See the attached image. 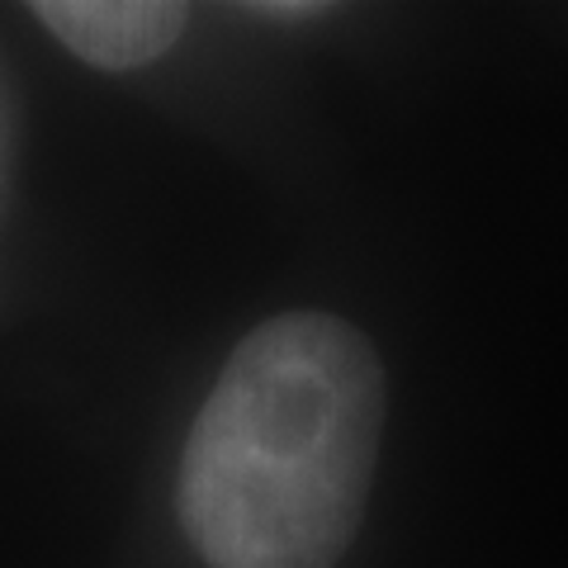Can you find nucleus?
Returning a JSON list of instances; mask_svg holds the SVG:
<instances>
[{
    "instance_id": "obj_1",
    "label": "nucleus",
    "mask_w": 568,
    "mask_h": 568,
    "mask_svg": "<svg viewBox=\"0 0 568 568\" xmlns=\"http://www.w3.org/2000/svg\"><path fill=\"white\" fill-rule=\"evenodd\" d=\"M384 440V369L332 313L261 323L223 365L181 459V526L209 568H332Z\"/></svg>"
},
{
    "instance_id": "obj_2",
    "label": "nucleus",
    "mask_w": 568,
    "mask_h": 568,
    "mask_svg": "<svg viewBox=\"0 0 568 568\" xmlns=\"http://www.w3.org/2000/svg\"><path fill=\"white\" fill-rule=\"evenodd\" d=\"M33 14L77 58L104 71L156 62L190 24V10L175 0H43Z\"/></svg>"
}]
</instances>
